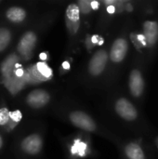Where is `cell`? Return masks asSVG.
<instances>
[{"mask_svg":"<svg viewBox=\"0 0 158 159\" xmlns=\"http://www.w3.org/2000/svg\"><path fill=\"white\" fill-rule=\"evenodd\" d=\"M65 118L67 121L75 129L87 134H95L106 138L113 143L117 142V139L104 127L100 125L93 116H91L88 112L78 109L72 108L65 112Z\"/></svg>","mask_w":158,"mask_h":159,"instance_id":"1","label":"cell"},{"mask_svg":"<svg viewBox=\"0 0 158 159\" xmlns=\"http://www.w3.org/2000/svg\"><path fill=\"white\" fill-rule=\"evenodd\" d=\"M130 40L129 32L124 30L111 43L109 47V69L108 75L113 79V75L116 73L125 62L129 51Z\"/></svg>","mask_w":158,"mask_h":159,"instance_id":"2","label":"cell"},{"mask_svg":"<svg viewBox=\"0 0 158 159\" xmlns=\"http://www.w3.org/2000/svg\"><path fill=\"white\" fill-rule=\"evenodd\" d=\"M112 109L114 114L123 122L129 125H137L142 123V116L132 102V100L125 95L117 94L114 96L112 101Z\"/></svg>","mask_w":158,"mask_h":159,"instance_id":"3","label":"cell"},{"mask_svg":"<svg viewBox=\"0 0 158 159\" xmlns=\"http://www.w3.org/2000/svg\"><path fill=\"white\" fill-rule=\"evenodd\" d=\"M109 48L102 47L96 49L90 56L86 68V75L90 82H96L108 74Z\"/></svg>","mask_w":158,"mask_h":159,"instance_id":"4","label":"cell"},{"mask_svg":"<svg viewBox=\"0 0 158 159\" xmlns=\"http://www.w3.org/2000/svg\"><path fill=\"white\" fill-rule=\"evenodd\" d=\"M127 86L130 99L138 102H142L146 91V80L143 65L140 61H134L133 65L130 67Z\"/></svg>","mask_w":158,"mask_h":159,"instance_id":"5","label":"cell"},{"mask_svg":"<svg viewBox=\"0 0 158 159\" xmlns=\"http://www.w3.org/2000/svg\"><path fill=\"white\" fill-rule=\"evenodd\" d=\"M91 149L88 134L84 132L74 136L67 143L68 156L72 159H83L90 157Z\"/></svg>","mask_w":158,"mask_h":159,"instance_id":"6","label":"cell"},{"mask_svg":"<svg viewBox=\"0 0 158 159\" xmlns=\"http://www.w3.org/2000/svg\"><path fill=\"white\" fill-rule=\"evenodd\" d=\"M81 14L75 2L69 4L65 8V26L68 35L71 39L77 38L81 29Z\"/></svg>","mask_w":158,"mask_h":159,"instance_id":"7","label":"cell"},{"mask_svg":"<svg viewBox=\"0 0 158 159\" xmlns=\"http://www.w3.org/2000/svg\"><path fill=\"white\" fill-rule=\"evenodd\" d=\"M141 32L146 41V52L150 56L158 45V20H145L142 22Z\"/></svg>","mask_w":158,"mask_h":159,"instance_id":"8","label":"cell"},{"mask_svg":"<svg viewBox=\"0 0 158 159\" xmlns=\"http://www.w3.org/2000/svg\"><path fill=\"white\" fill-rule=\"evenodd\" d=\"M37 39L38 37L36 33L31 30L22 34L17 46V52L20 59L29 61L32 58L37 44Z\"/></svg>","mask_w":158,"mask_h":159,"instance_id":"9","label":"cell"},{"mask_svg":"<svg viewBox=\"0 0 158 159\" xmlns=\"http://www.w3.org/2000/svg\"><path fill=\"white\" fill-rule=\"evenodd\" d=\"M120 152L125 159H149V156L142 145L137 140L126 141L119 143Z\"/></svg>","mask_w":158,"mask_h":159,"instance_id":"10","label":"cell"},{"mask_svg":"<svg viewBox=\"0 0 158 159\" xmlns=\"http://www.w3.org/2000/svg\"><path fill=\"white\" fill-rule=\"evenodd\" d=\"M44 146L43 137L39 133H32L26 136L20 143L21 151L28 156H37Z\"/></svg>","mask_w":158,"mask_h":159,"instance_id":"11","label":"cell"},{"mask_svg":"<svg viewBox=\"0 0 158 159\" xmlns=\"http://www.w3.org/2000/svg\"><path fill=\"white\" fill-rule=\"evenodd\" d=\"M26 103L33 109H42L51 101L50 93L44 89H35L29 92L26 97Z\"/></svg>","mask_w":158,"mask_h":159,"instance_id":"12","label":"cell"},{"mask_svg":"<svg viewBox=\"0 0 158 159\" xmlns=\"http://www.w3.org/2000/svg\"><path fill=\"white\" fill-rule=\"evenodd\" d=\"M19 60H20V56L15 53L8 55L5 59V61L1 63V68H0L1 75H2V80H5L12 75L14 69L18 65L17 62L19 61Z\"/></svg>","mask_w":158,"mask_h":159,"instance_id":"13","label":"cell"},{"mask_svg":"<svg viewBox=\"0 0 158 159\" xmlns=\"http://www.w3.org/2000/svg\"><path fill=\"white\" fill-rule=\"evenodd\" d=\"M2 82L5 85V87L7 89V90L11 94H13V95H15L19 91H20L24 88V86L27 84L26 78H25V75L21 78L16 77L15 75H12L10 77L7 78L5 80H2Z\"/></svg>","mask_w":158,"mask_h":159,"instance_id":"14","label":"cell"},{"mask_svg":"<svg viewBox=\"0 0 158 159\" xmlns=\"http://www.w3.org/2000/svg\"><path fill=\"white\" fill-rule=\"evenodd\" d=\"M6 17L13 23H20L26 19L27 12L20 7H11L6 11Z\"/></svg>","mask_w":158,"mask_h":159,"instance_id":"15","label":"cell"},{"mask_svg":"<svg viewBox=\"0 0 158 159\" xmlns=\"http://www.w3.org/2000/svg\"><path fill=\"white\" fill-rule=\"evenodd\" d=\"M130 43L133 44L136 50L140 53H142L143 50L146 51V41L143 37L141 30L140 31H131L129 33Z\"/></svg>","mask_w":158,"mask_h":159,"instance_id":"16","label":"cell"},{"mask_svg":"<svg viewBox=\"0 0 158 159\" xmlns=\"http://www.w3.org/2000/svg\"><path fill=\"white\" fill-rule=\"evenodd\" d=\"M104 44V39L103 37H102L99 34H90V35H87L86 39H85V46L87 48L88 50H91L92 48H94L97 46H102Z\"/></svg>","mask_w":158,"mask_h":159,"instance_id":"17","label":"cell"},{"mask_svg":"<svg viewBox=\"0 0 158 159\" xmlns=\"http://www.w3.org/2000/svg\"><path fill=\"white\" fill-rule=\"evenodd\" d=\"M11 42V33L7 28H0V52H3Z\"/></svg>","mask_w":158,"mask_h":159,"instance_id":"18","label":"cell"},{"mask_svg":"<svg viewBox=\"0 0 158 159\" xmlns=\"http://www.w3.org/2000/svg\"><path fill=\"white\" fill-rule=\"evenodd\" d=\"M75 3L79 7L81 16H85V17L90 16L94 12L93 8L91 7V1L90 0H77Z\"/></svg>","mask_w":158,"mask_h":159,"instance_id":"19","label":"cell"},{"mask_svg":"<svg viewBox=\"0 0 158 159\" xmlns=\"http://www.w3.org/2000/svg\"><path fill=\"white\" fill-rule=\"evenodd\" d=\"M21 118H22V115L20 110L10 111V122H9L8 126L7 127V130L13 129L20 122Z\"/></svg>","mask_w":158,"mask_h":159,"instance_id":"20","label":"cell"},{"mask_svg":"<svg viewBox=\"0 0 158 159\" xmlns=\"http://www.w3.org/2000/svg\"><path fill=\"white\" fill-rule=\"evenodd\" d=\"M10 122V111L7 107L0 108V127L7 128Z\"/></svg>","mask_w":158,"mask_h":159,"instance_id":"21","label":"cell"},{"mask_svg":"<svg viewBox=\"0 0 158 159\" xmlns=\"http://www.w3.org/2000/svg\"><path fill=\"white\" fill-rule=\"evenodd\" d=\"M70 68H71V64H70V61H64L62 63H61V71H62V73H66V72H68L69 70H70Z\"/></svg>","mask_w":158,"mask_h":159,"instance_id":"22","label":"cell"},{"mask_svg":"<svg viewBox=\"0 0 158 159\" xmlns=\"http://www.w3.org/2000/svg\"><path fill=\"white\" fill-rule=\"evenodd\" d=\"M39 58L41 60V61L46 62V61H47V52H42L39 54Z\"/></svg>","mask_w":158,"mask_h":159,"instance_id":"23","label":"cell"},{"mask_svg":"<svg viewBox=\"0 0 158 159\" xmlns=\"http://www.w3.org/2000/svg\"><path fill=\"white\" fill-rule=\"evenodd\" d=\"M2 147H3V138H2V136L0 135V150H1Z\"/></svg>","mask_w":158,"mask_h":159,"instance_id":"24","label":"cell"},{"mask_svg":"<svg viewBox=\"0 0 158 159\" xmlns=\"http://www.w3.org/2000/svg\"><path fill=\"white\" fill-rule=\"evenodd\" d=\"M155 144H156V148H157L158 150V137H156V140H155Z\"/></svg>","mask_w":158,"mask_h":159,"instance_id":"25","label":"cell"},{"mask_svg":"<svg viewBox=\"0 0 158 159\" xmlns=\"http://www.w3.org/2000/svg\"><path fill=\"white\" fill-rule=\"evenodd\" d=\"M0 3H1V1H0Z\"/></svg>","mask_w":158,"mask_h":159,"instance_id":"26","label":"cell"}]
</instances>
